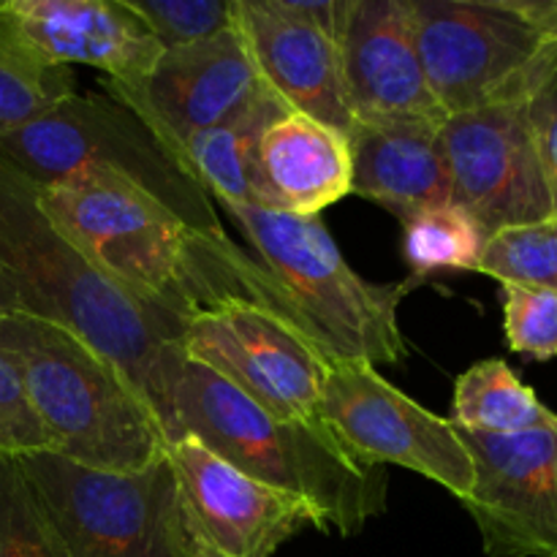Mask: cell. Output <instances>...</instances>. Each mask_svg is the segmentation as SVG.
I'll return each mask as SVG.
<instances>
[{
  "instance_id": "5",
  "label": "cell",
  "mask_w": 557,
  "mask_h": 557,
  "mask_svg": "<svg viewBox=\"0 0 557 557\" xmlns=\"http://www.w3.org/2000/svg\"><path fill=\"white\" fill-rule=\"evenodd\" d=\"M0 354L65 460L125 473L169 451L150 403L76 332L16 310L0 315Z\"/></svg>"
},
{
  "instance_id": "13",
  "label": "cell",
  "mask_w": 557,
  "mask_h": 557,
  "mask_svg": "<svg viewBox=\"0 0 557 557\" xmlns=\"http://www.w3.org/2000/svg\"><path fill=\"white\" fill-rule=\"evenodd\" d=\"M343 0H234V27L261 82L288 109L351 134L337 30Z\"/></svg>"
},
{
  "instance_id": "18",
  "label": "cell",
  "mask_w": 557,
  "mask_h": 557,
  "mask_svg": "<svg viewBox=\"0 0 557 557\" xmlns=\"http://www.w3.org/2000/svg\"><path fill=\"white\" fill-rule=\"evenodd\" d=\"M354 161L348 134L286 109L261 134L253 163V205L319 218L351 194Z\"/></svg>"
},
{
  "instance_id": "12",
  "label": "cell",
  "mask_w": 557,
  "mask_h": 557,
  "mask_svg": "<svg viewBox=\"0 0 557 557\" xmlns=\"http://www.w3.org/2000/svg\"><path fill=\"white\" fill-rule=\"evenodd\" d=\"M457 428V424H455ZM473 460V490L462 506L490 557H557L555 411L515 435L462 430Z\"/></svg>"
},
{
  "instance_id": "22",
  "label": "cell",
  "mask_w": 557,
  "mask_h": 557,
  "mask_svg": "<svg viewBox=\"0 0 557 557\" xmlns=\"http://www.w3.org/2000/svg\"><path fill=\"white\" fill-rule=\"evenodd\" d=\"M403 256L413 277L435 275L441 270L476 272L490 234L482 223L457 205H438L403 218Z\"/></svg>"
},
{
  "instance_id": "11",
  "label": "cell",
  "mask_w": 557,
  "mask_h": 557,
  "mask_svg": "<svg viewBox=\"0 0 557 557\" xmlns=\"http://www.w3.org/2000/svg\"><path fill=\"white\" fill-rule=\"evenodd\" d=\"M441 147L449 166L451 205L471 212L490 237L555 215L522 98L449 114L441 125Z\"/></svg>"
},
{
  "instance_id": "10",
  "label": "cell",
  "mask_w": 557,
  "mask_h": 557,
  "mask_svg": "<svg viewBox=\"0 0 557 557\" xmlns=\"http://www.w3.org/2000/svg\"><path fill=\"white\" fill-rule=\"evenodd\" d=\"M180 351L288 422H319L326 359L283 313L226 299L183 321Z\"/></svg>"
},
{
  "instance_id": "23",
  "label": "cell",
  "mask_w": 557,
  "mask_h": 557,
  "mask_svg": "<svg viewBox=\"0 0 557 557\" xmlns=\"http://www.w3.org/2000/svg\"><path fill=\"white\" fill-rule=\"evenodd\" d=\"M76 87L74 71L49 65L0 30V136L41 117Z\"/></svg>"
},
{
  "instance_id": "27",
  "label": "cell",
  "mask_w": 557,
  "mask_h": 557,
  "mask_svg": "<svg viewBox=\"0 0 557 557\" xmlns=\"http://www.w3.org/2000/svg\"><path fill=\"white\" fill-rule=\"evenodd\" d=\"M500 302L511 351L536 362L557 359V294L500 283Z\"/></svg>"
},
{
  "instance_id": "21",
  "label": "cell",
  "mask_w": 557,
  "mask_h": 557,
  "mask_svg": "<svg viewBox=\"0 0 557 557\" xmlns=\"http://www.w3.org/2000/svg\"><path fill=\"white\" fill-rule=\"evenodd\" d=\"M549 408L504 359H482L455 381L451 424L493 435H515L547 422Z\"/></svg>"
},
{
  "instance_id": "15",
  "label": "cell",
  "mask_w": 557,
  "mask_h": 557,
  "mask_svg": "<svg viewBox=\"0 0 557 557\" xmlns=\"http://www.w3.org/2000/svg\"><path fill=\"white\" fill-rule=\"evenodd\" d=\"M0 30L49 65L103 71L114 90H139L163 54L123 0H0Z\"/></svg>"
},
{
  "instance_id": "31",
  "label": "cell",
  "mask_w": 557,
  "mask_h": 557,
  "mask_svg": "<svg viewBox=\"0 0 557 557\" xmlns=\"http://www.w3.org/2000/svg\"><path fill=\"white\" fill-rule=\"evenodd\" d=\"M188 531H190V528H188ZM188 557H226V555H221L215 547H210L207 542H201L196 533H190V555Z\"/></svg>"
},
{
  "instance_id": "3",
  "label": "cell",
  "mask_w": 557,
  "mask_h": 557,
  "mask_svg": "<svg viewBox=\"0 0 557 557\" xmlns=\"http://www.w3.org/2000/svg\"><path fill=\"white\" fill-rule=\"evenodd\" d=\"M177 441L190 435L256 482L305 500L324 531L354 536L386 511L384 468L341 449L321 422H288L183 354L172 381Z\"/></svg>"
},
{
  "instance_id": "14",
  "label": "cell",
  "mask_w": 557,
  "mask_h": 557,
  "mask_svg": "<svg viewBox=\"0 0 557 557\" xmlns=\"http://www.w3.org/2000/svg\"><path fill=\"white\" fill-rule=\"evenodd\" d=\"M190 533L226 557H272L305 528L324 531L305 500L256 482L196 438L169 444Z\"/></svg>"
},
{
  "instance_id": "17",
  "label": "cell",
  "mask_w": 557,
  "mask_h": 557,
  "mask_svg": "<svg viewBox=\"0 0 557 557\" xmlns=\"http://www.w3.org/2000/svg\"><path fill=\"white\" fill-rule=\"evenodd\" d=\"M261 90L264 82L234 25L207 41L163 49L139 90L107 87L183 152L196 134L226 120Z\"/></svg>"
},
{
  "instance_id": "26",
  "label": "cell",
  "mask_w": 557,
  "mask_h": 557,
  "mask_svg": "<svg viewBox=\"0 0 557 557\" xmlns=\"http://www.w3.org/2000/svg\"><path fill=\"white\" fill-rule=\"evenodd\" d=\"M0 557H65L14 460H0Z\"/></svg>"
},
{
  "instance_id": "30",
  "label": "cell",
  "mask_w": 557,
  "mask_h": 557,
  "mask_svg": "<svg viewBox=\"0 0 557 557\" xmlns=\"http://www.w3.org/2000/svg\"><path fill=\"white\" fill-rule=\"evenodd\" d=\"M16 310H20V297H16L14 286H11V281L5 277V272L0 270V315L16 313Z\"/></svg>"
},
{
  "instance_id": "20",
  "label": "cell",
  "mask_w": 557,
  "mask_h": 557,
  "mask_svg": "<svg viewBox=\"0 0 557 557\" xmlns=\"http://www.w3.org/2000/svg\"><path fill=\"white\" fill-rule=\"evenodd\" d=\"M286 103L264 90L185 145V158L215 205H253V163L261 134L286 112Z\"/></svg>"
},
{
  "instance_id": "19",
  "label": "cell",
  "mask_w": 557,
  "mask_h": 557,
  "mask_svg": "<svg viewBox=\"0 0 557 557\" xmlns=\"http://www.w3.org/2000/svg\"><path fill=\"white\" fill-rule=\"evenodd\" d=\"M444 125V123H441ZM435 123H357L351 141V194L408 218L449 205L451 180Z\"/></svg>"
},
{
  "instance_id": "25",
  "label": "cell",
  "mask_w": 557,
  "mask_h": 557,
  "mask_svg": "<svg viewBox=\"0 0 557 557\" xmlns=\"http://www.w3.org/2000/svg\"><path fill=\"white\" fill-rule=\"evenodd\" d=\"M163 49L207 41L234 25V0H123Z\"/></svg>"
},
{
  "instance_id": "9",
  "label": "cell",
  "mask_w": 557,
  "mask_h": 557,
  "mask_svg": "<svg viewBox=\"0 0 557 557\" xmlns=\"http://www.w3.org/2000/svg\"><path fill=\"white\" fill-rule=\"evenodd\" d=\"M319 422L343 451L364 466H400L466 500L473 460L449 419L397 389L373 364H326Z\"/></svg>"
},
{
  "instance_id": "7",
  "label": "cell",
  "mask_w": 557,
  "mask_h": 557,
  "mask_svg": "<svg viewBox=\"0 0 557 557\" xmlns=\"http://www.w3.org/2000/svg\"><path fill=\"white\" fill-rule=\"evenodd\" d=\"M65 557H188L190 531L169 455L98 471L41 451L14 460Z\"/></svg>"
},
{
  "instance_id": "28",
  "label": "cell",
  "mask_w": 557,
  "mask_h": 557,
  "mask_svg": "<svg viewBox=\"0 0 557 557\" xmlns=\"http://www.w3.org/2000/svg\"><path fill=\"white\" fill-rule=\"evenodd\" d=\"M522 101L557 215V41L533 65Z\"/></svg>"
},
{
  "instance_id": "24",
  "label": "cell",
  "mask_w": 557,
  "mask_h": 557,
  "mask_svg": "<svg viewBox=\"0 0 557 557\" xmlns=\"http://www.w3.org/2000/svg\"><path fill=\"white\" fill-rule=\"evenodd\" d=\"M476 272L498 283L557 294V215L495 232Z\"/></svg>"
},
{
  "instance_id": "1",
  "label": "cell",
  "mask_w": 557,
  "mask_h": 557,
  "mask_svg": "<svg viewBox=\"0 0 557 557\" xmlns=\"http://www.w3.org/2000/svg\"><path fill=\"white\" fill-rule=\"evenodd\" d=\"M0 270L20 297V313L76 332L112 359L156 411L169 444L172 381L183 359L177 319L141 299L65 237L41 210L36 185L0 161Z\"/></svg>"
},
{
  "instance_id": "2",
  "label": "cell",
  "mask_w": 557,
  "mask_h": 557,
  "mask_svg": "<svg viewBox=\"0 0 557 557\" xmlns=\"http://www.w3.org/2000/svg\"><path fill=\"white\" fill-rule=\"evenodd\" d=\"M36 196L87 259L180 324L226 299H250L286 315L275 283L253 256L232 239L199 237L145 196L101 185H36Z\"/></svg>"
},
{
  "instance_id": "29",
  "label": "cell",
  "mask_w": 557,
  "mask_h": 557,
  "mask_svg": "<svg viewBox=\"0 0 557 557\" xmlns=\"http://www.w3.org/2000/svg\"><path fill=\"white\" fill-rule=\"evenodd\" d=\"M54 451L52 438L33 411L20 375L0 354V460Z\"/></svg>"
},
{
  "instance_id": "4",
  "label": "cell",
  "mask_w": 557,
  "mask_h": 557,
  "mask_svg": "<svg viewBox=\"0 0 557 557\" xmlns=\"http://www.w3.org/2000/svg\"><path fill=\"white\" fill-rule=\"evenodd\" d=\"M0 161L38 188L131 190L161 205L199 237L228 239L185 152L114 92H71L41 117L0 136Z\"/></svg>"
},
{
  "instance_id": "32",
  "label": "cell",
  "mask_w": 557,
  "mask_h": 557,
  "mask_svg": "<svg viewBox=\"0 0 557 557\" xmlns=\"http://www.w3.org/2000/svg\"><path fill=\"white\" fill-rule=\"evenodd\" d=\"M555 428H557V413H555Z\"/></svg>"
},
{
  "instance_id": "16",
  "label": "cell",
  "mask_w": 557,
  "mask_h": 557,
  "mask_svg": "<svg viewBox=\"0 0 557 557\" xmlns=\"http://www.w3.org/2000/svg\"><path fill=\"white\" fill-rule=\"evenodd\" d=\"M337 58L354 123L446 120L419 63L408 0H343Z\"/></svg>"
},
{
  "instance_id": "6",
  "label": "cell",
  "mask_w": 557,
  "mask_h": 557,
  "mask_svg": "<svg viewBox=\"0 0 557 557\" xmlns=\"http://www.w3.org/2000/svg\"><path fill=\"white\" fill-rule=\"evenodd\" d=\"M256 250L292 324L326 364H395L408 354L397 308L422 281L370 283L351 270L321 218L223 205Z\"/></svg>"
},
{
  "instance_id": "8",
  "label": "cell",
  "mask_w": 557,
  "mask_h": 557,
  "mask_svg": "<svg viewBox=\"0 0 557 557\" xmlns=\"http://www.w3.org/2000/svg\"><path fill=\"white\" fill-rule=\"evenodd\" d=\"M413 41L444 114L525 96L557 41V0H408Z\"/></svg>"
}]
</instances>
